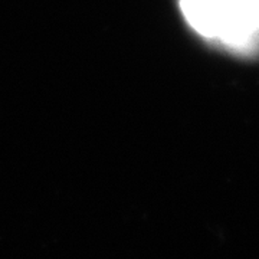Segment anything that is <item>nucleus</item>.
<instances>
[{"mask_svg":"<svg viewBox=\"0 0 259 259\" xmlns=\"http://www.w3.org/2000/svg\"><path fill=\"white\" fill-rule=\"evenodd\" d=\"M241 2L250 10V13L259 20V0H241Z\"/></svg>","mask_w":259,"mask_h":259,"instance_id":"obj_1","label":"nucleus"}]
</instances>
